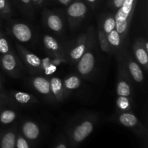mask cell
<instances>
[{
    "instance_id": "6da1fadb",
    "label": "cell",
    "mask_w": 148,
    "mask_h": 148,
    "mask_svg": "<svg viewBox=\"0 0 148 148\" xmlns=\"http://www.w3.org/2000/svg\"><path fill=\"white\" fill-rule=\"evenodd\" d=\"M95 117H85L74 124L68 132L69 148H77L79 145L92 132L96 124Z\"/></svg>"
},
{
    "instance_id": "7a4b0ae2",
    "label": "cell",
    "mask_w": 148,
    "mask_h": 148,
    "mask_svg": "<svg viewBox=\"0 0 148 148\" xmlns=\"http://www.w3.org/2000/svg\"><path fill=\"white\" fill-rule=\"evenodd\" d=\"M135 1L136 0H124V4L118 9L116 14L114 16L116 29L121 36L123 42L125 41L129 27L131 23Z\"/></svg>"
},
{
    "instance_id": "3957f363",
    "label": "cell",
    "mask_w": 148,
    "mask_h": 148,
    "mask_svg": "<svg viewBox=\"0 0 148 148\" xmlns=\"http://www.w3.org/2000/svg\"><path fill=\"white\" fill-rule=\"evenodd\" d=\"M92 33L88 32V44L86 51L82 55V57L78 61L77 69L79 75L82 77H88L90 75L95 68V58L93 51L90 49V41L92 40L91 37Z\"/></svg>"
},
{
    "instance_id": "277c9868",
    "label": "cell",
    "mask_w": 148,
    "mask_h": 148,
    "mask_svg": "<svg viewBox=\"0 0 148 148\" xmlns=\"http://www.w3.org/2000/svg\"><path fill=\"white\" fill-rule=\"evenodd\" d=\"M118 121L124 127L132 130L137 135L141 137H145L147 130L140 123V120L134 114L129 111L122 112L118 117Z\"/></svg>"
},
{
    "instance_id": "5b68a950",
    "label": "cell",
    "mask_w": 148,
    "mask_h": 148,
    "mask_svg": "<svg viewBox=\"0 0 148 148\" xmlns=\"http://www.w3.org/2000/svg\"><path fill=\"white\" fill-rule=\"evenodd\" d=\"M87 10V6L81 1H75L69 6L66 13L70 28H75L79 25V23L83 20Z\"/></svg>"
},
{
    "instance_id": "8992f818",
    "label": "cell",
    "mask_w": 148,
    "mask_h": 148,
    "mask_svg": "<svg viewBox=\"0 0 148 148\" xmlns=\"http://www.w3.org/2000/svg\"><path fill=\"white\" fill-rule=\"evenodd\" d=\"M0 64L8 75L13 77H17L19 75L20 70V62L13 53L9 52L3 54L0 59Z\"/></svg>"
},
{
    "instance_id": "52a82bcc",
    "label": "cell",
    "mask_w": 148,
    "mask_h": 148,
    "mask_svg": "<svg viewBox=\"0 0 148 148\" xmlns=\"http://www.w3.org/2000/svg\"><path fill=\"white\" fill-rule=\"evenodd\" d=\"M88 44V33H84L78 38L76 43L69 52V59L71 62L75 63L79 60L86 51Z\"/></svg>"
},
{
    "instance_id": "ba28073f",
    "label": "cell",
    "mask_w": 148,
    "mask_h": 148,
    "mask_svg": "<svg viewBox=\"0 0 148 148\" xmlns=\"http://www.w3.org/2000/svg\"><path fill=\"white\" fill-rule=\"evenodd\" d=\"M12 36L21 43H27L32 39L33 32L27 25L23 23H15L12 25Z\"/></svg>"
},
{
    "instance_id": "9c48e42d",
    "label": "cell",
    "mask_w": 148,
    "mask_h": 148,
    "mask_svg": "<svg viewBox=\"0 0 148 148\" xmlns=\"http://www.w3.org/2000/svg\"><path fill=\"white\" fill-rule=\"evenodd\" d=\"M21 134L29 143H34L40 137V127L34 121L27 120L22 124Z\"/></svg>"
},
{
    "instance_id": "30bf717a",
    "label": "cell",
    "mask_w": 148,
    "mask_h": 148,
    "mask_svg": "<svg viewBox=\"0 0 148 148\" xmlns=\"http://www.w3.org/2000/svg\"><path fill=\"white\" fill-rule=\"evenodd\" d=\"M120 76L119 77L118 82L116 85V93L118 96L128 97L131 98L132 95V90L131 84L129 81L127 77V72L122 69V67H120Z\"/></svg>"
},
{
    "instance_id": "8fae6325",
    "label": "cell",
    "mask_w": 148,
    "mask_h": 148,
    "mask_svg": "<svg viewBox=\"0 0 148 148\" xmlns=\"http://www.w3.org/2000/svg\"><path fill=\"white\" fill-rule=\"evenodd\" d=\"M17 49L19 53L21 55L22 58L25 62L26 64L31 69H41L42 68V60L36 56L34 53L28 51L27 49H25L21 45H17Z\"/></svg>"
},
{
    "instance_id": "7c38bea8",
    "label": "cell",
    "mask_w": 148,
    "mask_h": 148,
    "mask_svg": "<svg viewBox=\"0 0 148 148\" xmlns=\"http://www.w3.org/2000/svg\"><path fill=\"white\" fill-rule=\"evenodd\" d=\"M133 49L137 63L143 66L147 71L148 67V54L147 51L145 49L143 40L142 39L136 40L133 46Z\"/></svg>"
},
{
    "instance_id": "4fadbf2b",
    "label": "cell",
    "mask_w": 148,
    "mask_h": 148,
    "mask_svg": "<svg viewBox=\"0 0 148 148\" xmlns=\"http://www.w3.org/2000/svg\"><path fill=\"white\" fill-rule=\"evenodd\" d=\"M50 89L51 95L54 97L57 101H63L66 94L64 88L63 81L59 77H52L50 80Z\"/></svg>"
},
{
    "instance_id": "5bb4252c",
    "label": "cell",
    "mask_w": 148,
    "mask_h": 148,
    "mask_svg": "<svg viewBox=\"0 0 148 148\" xmlns=\"http://www.w3.org/2000/svg\"><path fill=\"white\" fill-rule=\"evenodd\" d=\"M33 88L41 95L51 96L50 89V81L43 77H36L31 80Z\"/></svg>"
},
{
    "instance_id": "9a60e30c",
    "label": "cell",
    "mask_w": 148,
    "mask_h": 148,
    "mask_svg": "<svg viewBox=\"0 0 148 148\" xmlns=\"http://www.w3.org/2000/svg\"><path fill=\"white\" fill-rule=\"evenodd\" d=\"M127 69L130 75L135 82L140 83L144 81V73L141 66L131 57L129 58L127 60Z\"/></svg>"
},
{
    "instance_id": "2e32d148",
    "label": "cell",
    "mask_w": 148,
    "mask_h": 148,
    "mask_svg": "<svg viewBox=\"0 0 148 148\" xmlns=\"http://www.w3.org/2000/svg\"><path fill=\"white\" fill-rule=\"evenodd\" d=\"M17 132L11 129L4 132L0 137V148H15Z\"/></svg>"
},
{
    "instance_id": "e0dca14e",
    "label": "cell",
    "mask_w": 148,
    "mask_h": 148,
    "mask_svg": "<svg viewBox=\"0 0 148 148\" xmlns=\"http://www.w3.org/2000/svg\"><path fill=\"white\" fill-rule=\"evenodd\" d=\"M46 23L48 27L55 33H60L64 27L62 19L58 14L50 13L46 16Z\"/></svg>"
},
{
    "instance_id": "ac0fdd59",
    "label": "cell",
    "mask_w": 148,
    "mask_h": 148,
    "mask_svg": "<svg viewBox=\"0 0 148 148\" xmlns=\"http://www.w3.org/2000/svg\"><path fill=\"white\" fill-rule=\"evenodd\" d=\"M43 43L46 50L53 56H57L60 53V46L57 40L52 36L46 35L43 38Z\"/></svg>"
},
{
    "instance_id": "d6986e66",
    "label": "cell",
    "mask_w": 148,
    "mask_h": 148,
    "mask_svg": "<svg viewBox=\"0 0 148 148\" xmlns=\"http://www.w3.org/2000/svg\"><path fill=\"white\" fill-rule=\"evenodd\" d=\"M12 97L16 102L21 105H27L34 103V101H36L33 95H30L28 92H22V91H16L12 92Z\"/></svg>"
},
{
    "instance_id": "ffe728a7",
    "label": "cell",
    "mask_w": 148,
    "mask_h": 148,
    "mask_svg": "<svg viewBox=\"0 0 148 148\" xmlns=\"http://www.w3.org/2000/svg\"><path fill=\"white\" fill-rule=\"evenodd\" d=\"M64 88L65 92L67 91L73 90L79 88L81 85V79L78 76L75 75H69L66 77L63 81Z\"/></svg>"
},
{
    "instance_id": "44dd1931",
    "label": "cell",
    "mask_w": 148,
    "mask_h": 148,
    "mask_svg": "<svg viewBox=\"0 0 148 148\" xmlns=\"http://www.w3.org/2000/svg\"><path fill=\"white\" fill-rule=\"evenodd\" d=\"M107 40H108V43H109V46L111 47V51L119 49L120 46H121V43H123L121 36L118 33L116 29L113 30L107 36Z\"/></svg>"
},
{
    "instance_id": "7402d4cb",
    "label": "cell",
    "mask_w": 148,
    "mask_h": 148,
    "mask_svg": "<svg viewBox=\"0 0 148 148\" xmlns=\"http://www.w3.org/2000/svg\"><path fill=\"white\" fill-rule=\"evenodd\" d=\"M101 25V28L105 35L108 36L113 30L116 29V21L115 17L113 15H108L103 19V22Z\"/></svg>"
},
{
    "instance_id": "603a6c76",
    "label": "cell",
    "mask_w": 148,
    "mask_h": 148,
    "mask_svg": "<svg viewBox=\"0 0 148 148\" xmlns=\"http://www.w3.org/2000/svg\"><path fill=\"white\" fill-rule=\"evenodd\" d=\"M98 41H99L100 47H101V51L104 53H108L111 51V49L109 46L107 37L105 35V33L103 31L101 28V25L99 24L98 26Z\"/></svg>"
},
{
    "instance_id": "cb8c5ba5",
    "label": "cell",
    "mask_w": 148,
    "mask_h": 148,
    "mask_svg": "<svg viewBox=\"0 0 148 148\" xmlns=\"http://www.w3.org/2000/svg\"><path fill=\"white\" fill-rule=\"evenodd\" d=\"M17 118V113L12 110H4L0 114V122L3 124H10Z\"/></svg>"
},
{
    "instance_id": "d4e9b609",
    "label": "cell",
    "mask_w": 148,
    "mask_h": 148,
    "mask_svg": "<svg viewBox=\"0 0 148 148\" xmlns=\"http://www.w3.org/2000/svg\"><path fill=\"white\" fill-rule=\"evenodd\" d=\"M116 106L122 112L130 111L132 109V100L128 97L118 96L116 100Z\"/></svg>"
},
{
    "instance_id": "484cf974",
    "label": "cell",
    "mask_w": 148,
    "mask_h": 148,
    "mask_svg": "<svg viewBox=\"0 0 148 148\" xmlns=\"http://www.w3.org/2000/svg\"><path fill=\"white\" fill-rule=\"evenodd\" d=\"M42 68L46 75H52L56 71V65L54 62H46V59L42 61Z\"/></svg>"
},
{
    "instance_id": "4316f807",
    "label": "cell",
    "mask_w": 148,
    "mask_h": 148,
    "mask_svg": "<svg viewBox=\"0 0 148 148\" xmlns=\"http://www.w3.org/2000/svg\"><path fill=\"white\" fill-rule=\"evenodd\" d=\"M15 148H30V143L22 135L21 133H17Z\"/></svg>"
},
{
    "instance_id": "83f0119b",
    "label": "cell",
    "mask_w": 148,
    "mask_h": 148,
    "mask_svg": "<svg viewBox=\"0 0 148 148\" xmlns=\"http://www.w3.org/2000/svg\"><path fill=\"white\" fill-rule=\"evenodd\" d=\"M11 15V10L7 4V0H0V16L9 17Z\"/></svg>"
},
{
    "instance_id": "f1b7e54d",
    "label": "cell",
    "mask_w": 148,
    "mask_h": 148,
    "mask_svg": "<svg viewBox=\"0 0 148 148\" xmlns=\"http://www.w3.org/2000/svg\"><path fill=\"white\" fill-rule=\"evenodd\" d=\"M9 52H10V51L8 41L4 36H1L0 37V53L1 54H5Z\"/></svg>"
},
{
    "instance_id": "f546056e",
    "label": "cell",
    "mask_w": 148,
    "mask_h": 148,
    "mask_svg": "<svg viewBox=\"0 0 148 148\" xmlns=\"http://www.w3.org/2000/svg\"><path fill=\"white\" fill-rule=\"evenodd\" d=\"M53 148H69L68 142L66 141V139L64 137H60V138L56 141V143H55Z\"/></svg>"
},
{
    "instance_id": "4dcf8cb0",
    "label": "cell",
    "mask_w": 148,
    "mask_h": 148,
    "mask_svg": "<svg viewBox=\"0 0 148 148\" xmlns=\"http://www.w3.org/2000/svg\"><path fill=\"white\" fill-rule=\"evenodd\" d=\"M124 2V0H113V7L114 9H119Z\"/></svg>"
},
{
    "instance_id": "1f68e13d",
    "label": "cell",
    "mask_w": 148,
    "mask_h": 148,
    "mask_svg": "<svg viewBox=\"0 0 148 148\" xmlns=\"http://www.w3.org/2000/svg\"><path fill=\"white\" fill-rule=\"evenodd\" d=\"M58 1H59L62 4L66 5V4H68L69 2H70L71 0H58Z\"/></svg>"
},
{
    "instance_id": "d6a6232c",
    "label": "cell",
    "mask_w": 148,
    "mask_h": 148,
    "mask_svg": "<svg viewBox=\"0 0 148 148\" xmlns=\"http://www.w3.org/2000/svg\"><path fill=\"white\" fill-rule=\"evenodd\" d=\"M22 1H23L24 4H30V0H21Z\"/></svg>"
},
{
    "instance_id": "836d02e7",
    "label": "cell",
    "mask_w": 148,
    "mask_h": 148,
    "mask_svg": "<svg viewBox=\"0 0 148 148\" xmlns=\"http://www.w3.org/2000/svg\"><path fill=\"white\" fill-rule=\"evenodd\" d=\"M88 1L90 3H94V2H95V1H96V0H88Z\"/></svg>"
},
{
    "instance_id": "e575fe53",
    "label": "cell",
    "mask_w": 148,
    "mask_h": 148,
    "mask_svg": "<svg viewBox=\"0 0 148 148\" xmlns=\"http://www.w3.org/2000/svg\"><path fill=\"white\" fill-rule=\"evenodd\" d=\"M33 1H34V2H40L41 0H32Z\"/></svg>"
},
{
    "instance_id": "d590c367",
    "label": "cell",
    "mask_w": 148,
    "mask_h": 148,
    "mask_svg": "<svg viewBox=\"0 0 148 148\" xmlns=\"http://www.w3.org/2000/svg\"><path fill=\"white\" fill-rule=\"evenodd\" d=\"M1 36H3V35H2V33H1V32H0V37H1Z\"/></svg>"
},
{
    "instance_id": "8d00e7d4",
    "label": "cell",
    "mask_w": 148,
    "mask_h": 148,
    "mask_svg": "<svg viewBox=\"0 0 148 148\" xmlns=\"http://www.w3.org/2000/svg\"><path fill=\"white\" fill-rule=\"evenodd\" d=\"M0 87H1V80H0Z\"/></svg>"
}]
</instances>
